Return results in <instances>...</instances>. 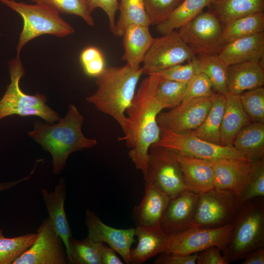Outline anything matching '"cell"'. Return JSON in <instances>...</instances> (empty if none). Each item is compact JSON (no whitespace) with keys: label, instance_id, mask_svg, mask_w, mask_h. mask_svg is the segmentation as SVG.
<instances>
[{"label":"cell","instance_id":"obj_21","mask_svg":"<svg viewBox=\"0 0 264 264\" xmlns=\"http://www.w3.org/2000/svg\"><path fill=\"white\" fill-rule=\"evenodd\" d=\"M135 232L138 242L135 247L131 249L132 263H144L167 249L171 235L164 232L160 226H136Z\"/></svg>","mask_w":264,"mask_h":264},{"label":"cell","instance_id":"obj_8","mask_svg":"<svg viewBox=\"0 0 264 264\" xmlns=\"http://www.w3.org/2000/svg\"><path fill=\"white\" fill-rule=\"evenodd\" d=\"M144 178L166 194L170 199L188 190L177 158V153L153 145L149 153L146 174Z\"/></svg>","mask_w":264,"mask_h":264},{"label":"cell","instance_id":"obj_39","mask_svg":"<svg viewBox=\"0 0 264 264\" xmlns=\"http://www.w3.org/2000/svg\"><path fill=\"white\" fill-rule=\"evenodd\" d=\"M199 73L201 71L196 56L186 64H179L154 74L157 75L161 80L188 83L194 75Z\"/></svg>","mask_w":264,"mask_h":264},{"label":"cell","instance_id":"obj_15","mask_svg":"<svg viewBox=\"0 0 264 264\" xmlns=\"http://www.w3.org/2000/svg\"><path fill=\"white\" fill-rule=\"evenodd\" d=\"M85 223L88 228L87 237L104 243L119 254L126 264H131V246L135 242V229H117L104 223L93 211H86Z\"/></svg>","mask_w":264,"mask_h":264},{"label":"cell","instance_id":"obj_38","mask_svg":"<svg viewBox=\"0 0 264 264\" xmlns=\"http://www.w3.org/2000/svg\"><path fill=\"white\" fill-rule=\"evenodd\" d=\"M242 106L252 122L264 123V88L260 87L239 95Z\"/></svg>","mask_w":264,"mask_h":264},{"label":"cell","instance_id":"obj_25","mask_svg":"<svg viewBox=\"0 0 264 264\" xmlns=\"http://www.w3.org/2000/svg\"><path fill=\"white\" fill-rule=\"evenodd\" d=\"M224 110L220 130V143L233 146L240 131L252 122L245 112L239 95L228 92L225 95Z\"/></svg>","mask_w":264,"mask_h":264},{"label":"cell","instance_id":"obj_47","mask_svg":"<svg viewBox=\"0 0 264 264\" xmlns=\"http://www.w3.org/2000/svg\"><path fill=\"white\" fill-rule=\"evenodd\" d=\"M242 264H264V247L250 252L243 259Z\"/></svg>","mask_w":264,"mask_h":264},{"label":"cell","instance_id":"obj_48","mask_svg":"<svg viewBox=\"0 0 264 264\" xmlns=\"http://www.w3.org/2000/svg\"><path fill=\"white\" fill-rule=\"evenodd\" d=\"M38 163L39 161L37 160L35 164L34 168L28 176L17 180L0 182V193L6 190H10L19 185L21 183L28 180L34 173L36 168V166Z\"/></svg>","mask_w":264,"mask_h":264},{"label":"cell","instance_id":"obj_19","mask_svg":"<svg viewBox=\"0 0 264 264\" xmlns=\"http://www.w3.org/2000/svg\"><path fill=\"white\" fill-rule=\"evenodd\" d=\"M170 200L157 187L145 181L144 196L133 212L136 226H160Z\"/></svg>","mask_w":264,"mask_h":264},{"label":"cell","instance_id":"obj_6","mask_svg":"<svg viewBox=\"0 0 264 264\" xmlns=\"http://www.w3.org/2000/svg\"><path fill=\"white\" fill-rule=\"evenodd\" d=\"M10 83L0 100V120L12 115L21 116H39L47 123H52L60 119L59 114L45 103L46 96L39 93L27 94L20 87V81L25 70L20 56L9 63Z\"/></svg>","mask_w":264,"mask_h":264},{"label":"cell","instance_id":"obj_11","mask_svg":"<svg viewBox=\"0 0 264 264\" xmlns=\"http://www.w3.org/2000/svg\"><path fill=\"white\" fill-rule=\"evenodd\" d=\"M237 210L235 196L214 187L199 194L189 228H217L231 223Z\"/></svg>","mask_w":264,"mask_h":264},{"label":"cell","instance_id":"obj_29","mask_svg":"<svg viewBox=\"0 0 264 264\" xmlns=\"http://www.w3.org/2000/svg\"><path fill=\"white\" fill-rule=\"evenodd\" d=\"M225 95L215 92L211 106L202 124L191 132L207 141L220 145V130L224 112Z\"/></svg>","mask_w":264,"mask_h":264},{"label":"cell","instance_id":"obj_41","mask_svg":"<svg viewBox=\"0 0 264 264\" xmlns=\"http://www.w3.org/2000/svg\"><path fill=\"white\" fill-rule=\"evenodd\" d=\"M80 61L85 73L90 77H96L106 68L102 53L94 46H88L82 50Z\"/></svg>","mask_w":264,"mask_h":264},{"label":"cell","instance_id":"obj_20","mask_svg":"<svg viewBox=\"0 0 264 264\" xmlns=\"http://www.w3.org/2000/svg\"><path fill=\"white\" fill-rule=\"evenodd\" d=\"M228 66L248 61L261 62L264 55V33L239 38L224 44L218 53Z\"/></svg>","mask_w":264,"mask_h":264},{"label":"cell","instance_id":"obj_18","mask_svg":"<svg viewBox=\"0 0 264 264\" xmlns=\"http://www.w3.org/2000/svg\"><path fill=\"white\" fill-rule=\"evenodd\" d=\"M66 189L65 180L62 178L59 180L53 192H49L43 188L41 194L48 214L47 219L54 231L63 240L67 255L72 233L65 210Z\"/></svg>","mask_w":264,"mask_h":264},{"label":"cell","instance_id":"obj_33","mask_svg":"<svg viewBox=\"0 0 264 264\" xmlns=\"http://www.w3.org/2000/svg\"><path fill=\"white\" fill-rule=\"evenodd\" d=\"M104 243L96 242L88 237L69 241L67 257L69 264H102L101 252Z\"/></svg>","mask_w":264,"mask_h":264},{"label":"cell","instance_id":"obj_28","mask_svg":"<svg viewBox=\"0 0 264 264\" xmlns=\"http://www.w3.org/2000/svg\"><path fill=\"white\" fill-rule=\"evenodd\" d=\"M212 10L223 25L248 15L262 12L264 0H215Z\"/></svg>","mask_w":264,"mask_h":264},{"label":"cell","instance_id":"obj_24","mask_svg":"<svg viewBox=\"0 0 264 264\" xmlns=\"http://www.w3.org/2000/svg\"><path fill=\"white\" fill-rule=\"evenodd\" d=\"M264 84V65L261 62L248 61L228 67L227 88L229 92L240 95Z\"/></svg>","mask_w":264,"mask_h":264},{"label":"cell","instance_id":"obj_1","mask_svg":"<svg viewBox=\"0 0 264 264\" xmlns=\"http://www.w3.org/2000/svg\"><path fill=\"white\" fill-rule=\"evenodd\" d=\"M160 79L150 74L143 79L126 112V130L121 138L130 149L129 156L145 176L151 147L159 139L158 114L166 109L156 99L155 91Z\"/></svg>","mask_w":264,"mask_h":264},{"label":"cell","instance_id":"obj_31","mask_svg":"<svg viewBox=\"0 0 264 264\" xmlns=\"http://www.w3.org/2000/svg\"><path fill=\"white\" fill-rule=\"evenodd\" d=\"M201 72L208 78L216 92L225 95L227 88L228 66L218 54L197 56Z\"/></svg>","mask_w":264,"mask_h":264},{"label":"cell","instance_id":"obj_22","mask_svg":"<svg viewBox=\"0 0 264 264\" xmlns=\"http://www.w3.org/2000/svg\"><path fill=\"white\" fill-rule=\"evenodd\" d=\"M177 158L188 190L199 194L215 187L213 170L209 160L178 153Z\"/></svg>","mask_w":264,"mask_h":264},{"label":"cell","instance_id":"obj_7","mask_svg":"<svg viewBox=\"0 0 264 264\" xmlns=\"http://www.w3.org/2000/svg\"><path fill=\"white\" fill-rule=\"evenodd\" d=\"M159 127V139L153 145L207 160L232 159L250 161L233 146L216 144L201 139L192 132L177 133Z\"/></svg>","mask_w":264,"mask_h":264},{"label":"cell","instance_id":"obj_34","mask_svg":"<svg viewBox=\"0 0 264 264\" xmlns=\"http://www.w3.org/2000/svg\"><path fill=\"white\" fill-rule=\"evenodd\" d=\"M37 233L7 238L0 228V264H13L34 242Z\"/></svg>","mask_w":264,"mask_h":264},{"label":"cell","instance_id":"obj_9","mask_svg":"<svg viewBox=\"0 0 264 264\" xmlns=\"http://www.w3.org/2000/svg\"><path fill=\"white\" fill-rule=\"evenodd\" d=\"M223 26L213 11H209L200 13L178 32L196 56L218 54L224 45Z\"/></svg>","mask_w":264,"mask_h":264},{"label":"cell","instance_id":"obj_46","mask_svg":"<svg viewBox=\"0 0 264 264\" xmlns=\"http://www.w3.org/2000/svg\"><path fill=\"white\" fill-rule=\"evenodd\" d=\"M115 252L113 249L104 243L101 252L102 264H124Z\"/></svg>","mask_w":264,"mask_h":264},{"label":"cell","instance_id":"obj_16","mask_svg":"<svg viewBox=\"0 0 264 264\" xmlns=\"http://www.w3.org/2000/svg\"><path fill=\"white\" fill-rule=\"evenodd\" d=\"M215 188L227 191L235 198L242 191L252 169L251 162L232 159L209 160Z\"/></svg>","mask_w":264,"mask_h":264},{"label":"cell","instance_id":"obj_5","mask_svg":"<svg viewBox=\"0 0 264 264\" xmlns=\"http://www.w3.org/2000/svg\"><path fill=\"white\" fill-rule=\"evenodd\" d=\"M0 1L19 13L23 21L17 46V56H20L22 48L28 42L41 35L50 34L63 38L75 32L74 28L62 18L60 13L49 6L27 4L14 0Z\"/></svg>","mask_w":264,"mask_h":264},{"label":"cell","instance_id":"obj_2","mask_svg":"<svg viewBox=\"0 0 264 264\" xmlns=\"http://www.w3.org/2000/svg\"><path fill=\"white\" fill-rule=\"evenodd\" d=\"M84 121V117L77 108L70 104L66 116L60 118L58 123L34 122V129L28 134L51 154L54 174L62 172L71 154L93 148L97 144L96 139L88 138L83 134Z\"/></svg>","mask_w":264,"mask_h":264},{"label":"cell","instance_id":"obj_40","mask_svg":"<svg viewBox=\"0 0 264 264\" xmlns=\"http://www.w3.org/2000/svg\"><path fill=\"white\" fill-rule=\"evenodd\" d=\"M182 0H143L151 25L166 20Z\"/></svg>","mask_w":264,"mask_h":264},{"label":"cell","instance_id":"obj_26","mask_svg":"<svg viewBox=\"0 0 264 264\" xmlns=\"http://www.w3.org/2000/svg\"><path fill=\"white\" fill-rule=\"evenodd\" d=\"M232 145L251 162L264 158V123L251 122L244 127Z\"/></svg>","mask_w":264,"mask_h":264},{"label":"cell","instance_id":"obj_36","mask_svg":"<svg viewBox=\"0 0 264 264\" xmlns=\"http://www.w3.org/2000/svg\"><path fill=\"white\" fill-rule=\"evenodd\" d=\"M187 84L160 79L155 89V98L166 109L176 107L183 101Z\"/></svg>","mask_w":264,"mask_h":264},{"label":"cell","instance_id":"obj_23","mask_svg":"<svg viewBox=\"0 0 264 264\" xmlns=\"http://www.w3.org/2000/svg\"><path fill=\"white\" fill-rule=\"evenodd\" d=\"M122 37L124 51L122 60L133 70L140 69V65L154 40L149 26L129 25L125 28Z\"/></svg>","mask_w":264,"mask_h":264},{"label":"cell","instance_id":"obj_45","mask_svg":"<svg viewBox=\"0 0 264 264\" xmlns=\"http://www.w3.org/2000/svg\"><path fill=\"white\" fill-rule=\"evenodd\" d=\"M198 253L181 255L163 252L154 261L155 264H196Z\"/></svg>","mask_w":264,"mask_h":264},{"label":"cell","instance_id":"obj_12","mask_svg":"<svg viewBox=\"0 0 264 264\" xmlns=\"http://www.w3.org/2000/svg\"><path fill=\"white\" fill-rule=\"evenodd\" d=\"M232 229V223L217 228L190 227L171 235L166 253L181 255L198 253L211 246L224 250Z\"/></svg>","mask_w":264,"mask_h":264},{"label":"cell","instance_id":"obj_14","mask_svg":"<svg viewBox=\"0 0 264 264\" xmlns=\"http://www.w3.org/2000/svg\"><path fill=\"white\" fill-rule=\"evenodd\" d=\"M213 94L182 102L168 111L161 112L157 118L159 126L177 133L194 131L205 119Z\"/></svg>","mask_w":264,"mask_h":264},{"label":"cell","instance_id":"obj_17","mask_svg":"<svg viewBox=\"0 0 264 264\" xmlns=\"http://www.w3.org/2000/svg\"><path fill=\"white\" fill-rule=\"evenodd\" d=\"M198 196V194L186 190L170 199L160 224L162 231L173 235L189 228Z\"/></svg>","mask_w":264,"mask_h":264},{"label":"cell","instance_id":"obj_32","mask_svg":"<svg viewBox=\"0 0 264 264\" xmlns=\"http://www.w3.org/2000/svg\"><path fill=\"white\" fill-rule=\"evenodd\" d=\"M114 35L122 37L125 28L133 24L150 26L143 0H120Z\"/></svg>","mask_w":264,"mask_h":264},{"label":"cell","instance_id":"obj_35","mask_svg":"<svg viewBox=\"0 0 264 264\" xmlns=\"http://www.w3.org/2000/svg\"><path fill=\"white\" fill-rule=\"evenodd\" d=\"M251 165L246 183L240 196L235 198L237 209L251 198L264 197V158L252 161Z\"/></svg>","mask_w":264,"mask_h":264},{"label":"cell","instance_id":"obj_43","mask_svg":"<svg viewBox=\"0 0 264 264\" xmlns=\"http://www.w3.org/2000/svg\"><path fill=\"white\" fill-rule=\"evenodd\" d=\"M87 1L91 13L97 8H101L106 13L108 18L110 31L114 35L115 16L119 7L118 0H87Z\"/></svg>","mask_w":264,"mask_h":264},{"label":"cell","instance_id":"obj_27","mask_svg":"<svg viewBox=\"0 0 264 264\" xmlns=\"http://www.w3.org/2000/svg\"><path fill=\"white\" fill-rule=\"evenodd\" d=\"M215 0H182L168 18L156 25V30L161 35L168 34L183 26Z\"/></svg>","mask_w":264,"mask_h":264},{"label":"cell","instance_id":"obj_42","mask_svg":"<svg viewBox=\"0 0 264 264\" xmlns=\"http://www.w3.org/2000/svg\"><path fill=\"white\" fill-rule=\"evenodd\" d=\"M208 78L201 72L194 75L187 83L182 102L215 93Z\"/></svg>","mask_w":264,"mask_h":264},{"label":"cell","instance_id":"obj_13","mask_svg":"<svg viewBox=\"0 0 264 264\" xmlns=\"http://www.w3.org/2000/svg\"><path fill=\"white\" fill-rule=\"evenodd\" d=\"M33 244L13 264H69L66 248L47 219L39 227Z\"/></svg>","mask_w":264,"mask_h":264},{"label":"cell","instance_id":"obj_3","mask_svg":"<svg viewBox=\"0 0 264 264\" xmlns=\"http://www.w3.org/2000/svg\"><path fill=\"white\" fill-rule=\"evenodd\" d=\"M141 67L135 70L128 65L106 67L95 80L96 91L86 98L96 108L113 118L123 132L126 130V112L134 97Z\"/></svg>","mask_w":264,"mask_h":264},{"label":"cell","instance_id":"obj_4","mask_svg":"<svg viewBox=\"0 0 264 264\" xmlns=\"http://www.w3.org/2000/svg\"><path fill=\"white\" fill-rule=\"evenodd\" d=\"M231 223L229 241L222 252L228 264L264 247V197L251 198L240 206Z\"/></svg>","mask_w":264,"mask_h":264},{"label":"cell","instance_id":"obj_37","mask_svg":"<svg viewBox=\"0 0 264 264\" xmlns=\"http://www.w3.org/2000/svg\"><path fill=\"white\" fill-rule=\"evenodd\" d=\"M36 3L49 6L60 13L74 15L81 18L89 26L94 25V20L87 0H30Z\"/></svg>","mask_w":264,"mask_h":264},{"label":"cell","instance_id":"obj_30","mask_svg":"<svg viewBox=\"0 0 264 264\" xmlns=\"http://www.w3.org/2000/svg\"><path fill=\"white\" fill-rule=\"evenodd\" d=\"M264 15L263 12L237 19L224 25V44L235 40L263 32Z\"/></svg>","mask_w":264,"mask_h":264},{"label":"cell","instance_id":"obj_44","mask_svg":"<svg viewBox=\"0 0 264 264\" xmlns=\"http://www.w3.org/2000/svg\"><path fill=\"white\" fill-rule=\"evenodd\" d=\"M197 264H228L221 254V250L216 246L208 247L198 253Z\"/></svg>","mask_w":264,"mask_h":264},{"label":"cell","instance_id":"obj_10","mask_svg":"<svg viewBox=\"0 0 264 264\" xmlns=\"http://www.w3.org/2000/svg\"><path fill=\"white\" fill-rule=\"evenodd\" d=\"M196 56L176 30L154 38L141 67L143 74L148 75L190 61Z\"/></svg>","mask_w":264,"mask_h":264}]
</instances>
